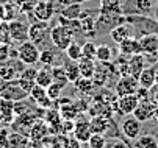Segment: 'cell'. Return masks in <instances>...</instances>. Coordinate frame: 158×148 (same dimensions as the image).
Listing matches in <instances>:
<instances>
[{"label": "cell", "mask_w": 158, "mask_h": 148, "mask_svg": "<svg viewBox=\"0 0 158 148\" xmlns=\"http://www.w3.org/2000/svg\"><path fill=\"white\" fill-rule=\"evenodd\" d=\"M11 55H17V50H13L11 45L8 42H0V64H3V62H8Z\"/></svg>", "instance_id": "37"}, {"label": "cell", "mask_w": 158, "mask_h": 148, "mask_svg": "<svg viewBox=\"0 0 158 148\" xmlns=\"http://www.w3.org/2000/svg\"><path fill=\"white\" fill-rule=\"evenodd\" d=\"M5 84H6V81H3L2 78H0V92H2V89L5 88Z\"/></svg>", "instance_id": "54"}, {"label": "cell", "mask_w": 158, "mask_h": 148, "mask_svg": "<svg viewBox=\"0 0 158 148\" xmlns=\"http://www.w3.org/2000/svg\"><path fill=\"white\" fill-rule=\"evenodd\" d=\"M63 89H64L63 84H60V83H56V81H52V83L49 84V86L46 88V92H47L49 98H52V100L55 101V100H58V98L61 97Z\"/></svg>", "instance_id": "38"}, {"label": "cell", "mask_w": 158, "mask_h": 148, "mask_svg": "<svg viewBox=\"0 0 158 148\" xmlns=\"http://www.w3.org/2000/svg\"><path fill=\"white\" fill-rule=\"evenodd\" d=\"M8 34H10V39L14 41V42H24L28 39V25L25 22H22V20H11L8 22Z\"/></svg>", "instance_id": "6"}, {"label": "cell", "mask_w": 158, "mask_h": 148, "mask_svg": "<svg viewBox=\"0 0 158 148\" xmlns=\"http://www.w3.org/2000/svg\"><path fill=\"white\" fill-rule=\"evenodd\" d=\"M28 97H30V98L35 101V104H36V103H39L41 100H44V98L49 97V95H47V92H46V88H41V86H38V84H35V88L30 91Z\"/></svg>", "instance_id": "41"}, {"label": "cell", "mask_w": 158, "mask_h": 148, "mask_svg": "<svg viewBox=\"0 0 158 148\" xmlns=\"http://www.w3.org/2000/svg\"><path fill=\"white\" fill-rule=\"evenodd\" d=\"M31 14L38 22H49L55 14V8L49 0H39L31 8Z\"/></svg>", "instance_id": "4"}, {"label": "cell", "mask_w": 158, "mask_h": 148, "mask_svg": "<svg viewBox=\"0 0 158 148\" xmlns=\"http://www.w3.org/2000/svg\"><path fill=\"white\" fill-rule=\"evenodd\" d=\"M139 84H138V78L133 76V75H124L118 80L116 83V88H114V92L118 97H122V95H130V94H135L138 91Z\"/></svg>", "instance_id": "3"}, {"label": "cell", "mask_w": 158, "mask_h": 148, "mask_svg": "<svg viewBox=\"0 0 158 148\" xmlns=\"http://www.w3.org/2000/svg\"><path fill=\"white\" fill-rule=\"evenodd\" d=\"M58 112H60V115H61L63 120H75L81 114L74 101H67V103L58 104Z\"/></svg>", "instance_id": "21"}, {"label": "cell", "mask_w": 158, "mask_h": 148, "mask_svg": "<svg viewBox=\"0 0 158 148\" xmlns=\"http://www.w3.org/2000/svg\"><path fill=\"white\" fill-rule=\"evenodd\" d=\"M88 146L89 148H105V143H106V137L105 134H99V133H93L91 137L88 139Z\"/></svg>", "instance_id": "39"}, {"label": "cell", "mask_w": 158, "mask_h": 148, "mask_svg": "<svg viewBox=\"0 0 158 148\" xmlns=\"http://www.w3.org/2000/svg\"><path fill=\"white\" fill-rule=\"evenodd\" d=\"M118 47H119V53H121L122 56H127V58H128V56H133V55L141 53L139 39L133 37V36H130V37L124 39L122 42H119Z\"/></svg>", "instance_id": "13"}, {"label": "cell", "mask_w": 158, "mask_h": 148, "mask_svg": "<svg viewBox=\"0 0 158 148\" xmlns=\"http://www.w3.org/2000/svg\"><path fill=\"white\" fill-rule=\"evenodd\" d=\"M16 81H17V84L20 86V89L25 91L27 94H30V91L35 88V84H36L33 80H27V78H17Z\"/></svg>", "instance_id": "46"}, {"label": "cell", "mask_w": 158, "mask_h": 148, "mask_svg": "<svg viewBox=\"0 0 158 148\" xmlns=\"http://www.w3.org/2000/svg\"><path fill=\"white\" fill-rule=\"evenodd\" d=\"M47 37H49L47 22H35V24L28 25V41H31L33 44H36V45L44 44Z\"/></svg>", "instance_id": "8"}, {"label": "cell", "mask_w": 158, "mask_h": 148, "mask_svg": "<svg viewBox=\"0 0 158 148\" xmlns=\"http://www.w3.org/2000/svg\"><path fill=\"white\" fill-rule=\"evenodd\" d=\"M25 112H31L30 103L25 101V98L14 101V114H16V115H20V114H25Z\"/></svg>", "instance_id": "43"}, {"label": "cell", "mask_w": 158, "mask_h": 148, "mask_svg": "<svg viewBox=\"0 0 158 148\" xmlns=\"http://www.w3.org/2000/svg\"><path fill=\"white\" fill-rule=\"evenodd\" d=\"M58 2H61V3H66V2H69V0H58Z\"/></svg>", "instance_id": "56"}, {"label": "cell", "mask_w": 158, "mask_h": 148, "mask_svg": "<svg viewBox=\"0 0 158 148\" xmlns=\"http://www.w3.org/2000/svg\"><path fill=\"white\" fill-rule=\"evenodd\" d=\"M136 148H138V146H136Z\"/></svg>", "instance_id": "57"}, {"label": "cell", "mask_w": 158, "mask_h": 148, "mask_svg": "<svg viewBox=\"0 0 158 148\" xmlns=\"http://www.w3.org/2000/svg\"><path fill=\"white\" fill-rule=\"evenodd\" d=\"M110 119L103 117V115H93L89 119V126H91L93 133H99V134H105L110 128Z\"/></svg>", "instance_id": "23"}, {"label": "cell", "mask_w": 158, "mask_h": 148, "mask_svg": "<svg viewBox=\"0 0 158 148\" xmlns=\"http://www.w3.org/2000/svg\"><path fill=\"white\" fill-rule=\"evenodd\" d=\"M38 120V115L35 112H25V114H20L16 115V119L13 120L11 126H13V131H17L20 134H25L28 136V131L33 126V123Z\"/></svg>", "instance_id": "5"}, {"label": "cell", "mask_w": 158, "mask_h": 148, "mask_svg": "<svg viewBox=\"0 0 158 148\" xmlns=\"http://www.w3.org/2000/svg\"><path fill=\"white\" fill-rule=\"evenodd\" d=\"M156 148H158V146H156Z\"/></svg>", "instance_id": "58"}, {"label": "cell", "mask_w": 158, "mask_h": 148, "mask_svg": "<svg viewBox=\"0 0 158 148\" xmlns=\"http://www.w3.org/2000/svg\"><path fill=\"white\" fill-rule=\"evenodd\" d=\"M81 14H83V8L80 3H72L61 11V16H64L67 19H72V20H78Z\"/></svg>", "instance_id": "30"}, {"label": "cell", "mask_w": 158, "mask_h": 148, "mask_svg": "<svg viewBox=\"0 0 158 148\" xmlns=\"http://www.w3.org/2000/svg\"><path fill=\"white\" fill-rule=\"evenodd\" d=\"M52 76H53V81L63 84V86H66L67 83V78L64 75V70H63V66H58V67H52Z\"/></svg>", "instance_id": "42"}, {"label": "cell", "mask_w": 158, "mask_h": 148, "mask_svg": "<svg viewBox=\"0 0 158 148\" xmlns=\"http://www.w3.org/2000/svg\"><path fill=\"white\" fill-rule=\"evenodd\" d=\"M36 73H38V69H36L35 66H25V69L20 70L19 78H27V80H33V81H35Z\"/></svg>", "instance_id": "45"}, {"label": "cell", "mask_w": 158, "mask_h": 148, "mask_svg": "<svg viewBox=\"0 0 158 148\" xmlns=\"http://www.w3.org/2000/svg\"><path fill=\"white\" fill-rule=\"evenodd\" d=\"M16 19V6L11 3H2L0 5V20L2 22H11Z\"/></svg>", "instance_id": "29"}, {"label": "cell", "mask_w": 158, "mask_h": 148, "mask_svg": "<svg viewBox=\"0 0 158 148\" xmlns=\"http://www.w3.org/2000/svg\"><path fill=\"white\" fill-rule=\"evenodd\" d=\"M136 78H138V84L141 88L150 89L155 84V66H146Z\"/></svg>", "instance_id": "20"}, {"label": "cell", "mask_w": 158, "mask_h": 148, "mask_svg": "<svg viewBox=\"0 0 158 148\" xmlns=\"http://www.w3.org/2000/svg\"><path fill=\"white\" fill-rule=\"evenodd\" d=\"M74 120H61V134H72Z\"/></svg>", "instance_id": "47"}, {"label": "cell", "mask_w": 158, "mask_h": 148, "mask_svg": "<svg viewBox=\"0 0 158 148\" xmlns=\"http://www.w3.org/2000/svg\"><path fill=\"white\" fill-rule=\"evenodd\" d=\"M49 39L53 44V47H56L58 50H66L67 45L74 41V30H71L69 27L56 24L55 27H52L49 30Z\"/></svg>", "instance_id": "1"}, {"label": "cell", "mask_w": 158, "mask_h": 148, "mask_svg": "<svg viewBox=\"0 0 158 148\" xmlns=\"http://www.w3.org/2000/svg\"><path fill=\"white\" fill-rule=\"evenodd\" d=\"M96 49H97V45L94 44V41H86L81 45V56L96 59Z\"/></svg>", "instance_id": "40"}, {"label": "cell", "mask_w": 158, "mask_h": 148, "mask_svg": "<svg viewBox=\"0 0 158 148\" xmlns=\"http://www.w3.org/2000/svg\"><path fill=\"white\" fill-rule=\"evenodd\" d=\"M121 131L127 139L135 140L139 134H141V122L138 119H135L131 114L128 117H125L121 123Z\"/></svg>", "instance_id": "10"}, {"label": "cell", "mask_w": 158, "mask_h": 148, "mask_svg": "<svg viewBox=\"0 0 158 148\" xmlns=\"http://www.w3.org/2000/svg\"><path fill=\"white\" fill-rule=\"evenodd\" d=\"M155 84L158 86V67L155 66Z\"/></svg>", "instance_id": "53"}, {"label": "cell", "mask_w": 158, "mask_h": 148, "mask_svg": "<svg viewBox=\"0 0 158 148\" xmlns=\"http://www.w3.org/2000/svg\"><path fill=\"white\" fill-rule=\"evenodd\" d=\"M66 52V55H67V58H69L71 61H78L80 58H83L81 56V45L78 44V42H75V41H72L69 45H67V49L64 50Z\"/></svg>", "instance_id": "34"}, {"label": "cell", "mask_w": 158, "mask_h": 148, "mask_svg": "<svg viewBox=\"0 0 158 148\" xmlns=\"http://www.w3.org/2000/svg\"><path fill=\"white\" fill-rule=\"evenodd\" d=\"M72 134H74V137L78 142L86 143L88 139L91 137V134H93L91 126H89V120L81 117V115H78V119L74 120V131H72Z\"/></svg>", "instance_id": "9"}, {"label": "cell", "mask_w": 158, "mask_h": 148, "mask_svg": "<svg viewBox=\"0 0 158 148\" xmlns=\"http://www.w3.org/2000/svg\"><path fill=\"white\" fill-rule=\"evenodd\" d=\"M17 58L22 64L25 66H35L39 61V47L33 44L31 41H24L20 42V45L17 49Z\"/></svg>", "instance_id": "2"}, {"label": "cell", "mask_w": 158, "mask_h": 148, "mask_svg": "<svg viewBox=\"0 0 158 148\" xmlns=\"http://www.w3.org/2000/svg\"><path fill=\"white\" fill-rule=\"evenodd\" d=\"M20 72L19 70H16L13 66H2L0 67V78H2L3 81H14V80H17V75H19Z\"/></svg>", "instance_id": "36"}, {"label": "cell", "mask_w": 158, "mask_h": 148, "mask_svg": "<svg viewBox=\"0 0 158 148\" xmlns=\"http://www.w3.org/2000/svg\"><path fill=\"white\" fill-rule=\"evenodd\" d=\"M6 148H30V139L25 134H20L17 131H11L8 134Z\"/></svg>", "instance_id": "22"}, {"label": "cell", "mask_w": 158, "mask_h": 148, "mask_svg": "<svg viewBox=\"0 0 158 148\" xmlns=\"http://www.w3.org/2000/svg\"><path fill=\"white\" fill-rule=\"evenodd\" d=\"M55 52H52L50 49H44V50H39V62L44 66V67H50L53 66L55 62Z\"/></svg>", "instance_id": "35"}, {"label": "cell", "mask_w": 158, "mask_h": 148, "mask_svg": "<svg viewBox=\"0 0 158 148\" xmlns=\"http://www.w3.org/2000/svg\"><path fill=\"white\" fill-rule=\"evenodd\" d=\"M149 100L155 104V106H158V86L156 84H153L149 89Z\"/></svg>", "instance_id": "49"}, {"label": "cell", "mask_w": 158, "mask_h": 148, "mask_svg": "<svg viewBox=\"0 0 158 148\" xmlns=\"http://www.w3.org/2000/svg\"><path fill=\"white\" fill-rule=\"evenodd\" d=\"M78 28L81 30L83 34H91V37L96 36V30H97V19L94 16H86V13H83L78 19Z\"/></svg>", "instance_id": "17"}, {"label": "cell", "mask_w": 158, "mask_h": 148, "mask_svg": "<svg viewBox=\"0 0 158 148\" xmlns=\"http://www.w3.org/2000/svg\"><path fill=\"white\" fill-rule=\"evenodd\" d=\"M0 119H2L3 125H6V126L13 123V120L16 119V114H14V101L0 97Z\"/></svg>", "instance_id": "16"}, {"label": "cell", "mask_w": 158, "mask_h": 148, "mask_svg": "<svg viewBox=\"0 0 158 148\" xmlns=\"http://www.w3.org/2000/svg\"><path fill=\"white\" fill-rule=\"evenodd\" d=\"M131 31L133 28L127 24H118L114 25L113 28H110V37L113 42H116V44H119V42H122L124 39L130 37L131 36Z\"/></svg>", "instance_id": "18"}, {"label": "cell", "mask_w": 158, "mask_h": 148, "mask_svg": "<svg viewBox=\"0 0 158 148\" xmlns=\"http://www.w3.org/2000/svg\"><path fill=\"white\" fill-rule=\"evenodd\" d=\"M96 59L99 62H110L113 59V49L106 44H100L96 49Z\"/></svg>", "instance_id": "28"}, {"label": "cell", "mask_w": 158, "mask_h": 148, "mask_svg": "<svg viewBox=\"0 0 158 148\" xmlns=\"http://www.w3.org/2000/svg\"><path fill=\"white\" fill-rule=\"evenodd\" d=\"M135 140H136V146L138 148H156L158 146V140L152 134H144V136L139 134Z\"/></svg>", "instance_id": "31"}, {"label": "cell", "mask_w": 158, "mask_h": 148, "mask_svg": "<svg viewBox=\"0 0 158 148\" xmlns=\"http://www.w3.org/2000/svg\"><path fill=\"white\" fill-rule=\"evenodd\" d=\"M63 70H64V75L67 78V81L69 83H74L80 78V70H78V64L75 61H67L64 62V66H63Z\"/></svg>", "instance_id": "25"}, {"label": "cell", "mask_w": 158, "mask_h": 148, "mask_svg": "<svg viewBox=\"0 0 158 148\" xmlns=\"http://www.w3.org/2000/svg\"><path fill=\"white\" fill-rule=\"evenodd\" d=\"M133 5H135L136 13L144 14V16H147L153 11V2L152 0H133Z\"/></svg>", "instance_id": "33"}, {"label": "cell", "mask_w": 158, "mask_h": 148, "mask_svg": "<svg viewBox=\"0 0 158 148\" xmlns=\"http://www.w3.org/2000/svg\"><path fill=\"white\" fill-rule=\"evenodd\" d=\"M27 92L22 91L20 86L17 84V81H8L5 84V88L2 89V92H0V97L2 98H6V100H11V101H17V100H24L27 98Z\"/></svg>", "instance_id": "11"}, {"label": "cell", "mask_w": 158, "mask_h": 148, "mask_svg": "<svg viewBox=\"0 0 158 148\" xmlns=\"http://www.w3.org/2000/svg\"><path fill=\"white\" fill-rule=\"evenodd\" d=\"M63 148H81V142H78L74 136L63 134Z\"/></svg>", "instance_id": "44"}, {"label": "cell", "mask_w": 158, "mask_h": 148, "mask_svg": "<svg viewBox=\"0 0 158 148\" xmlns=\"http://www.w3.org/2000/svg\"><path fill=\"white\" fill-rule=\"evenodd\" d=\"M74 84H75V89L81 95H89L93 92V89L96 88L93 83V78H85V76H80L77 81H74Z\"/></svg>", "instance_id": "26"}, {"label": "cell", "mask_w": 158, "mask_h": 148, "mask_svg": "<svg viewBox=\"0 0 158 148\" xmlns=\"http://www.w3.org/2000/svg\"><path fill=\"white\" fill-rule=\"evenodd\" d=\"M127 66H128V72H130V75L138 76L139 72L146 67V56H144L143 53L128 56V58H127Z\"/></svg>", "instance_id": "19"}, {"label": "cell", "mask_w": 158, "mask_h": 148, "mask_svg": "<svg viewBox=\"0 0 158 148\" xmlns=\"http://www.w3.org/2000/svg\"><path fill=\"white\" fill-rule=\"evenodd\" d=\"M152 120L158 125V106H156V109H155V112H153V115H152Z\"/></svg>", "instance_id": "52"}, {"label": "cell", "mask_w": 158, "mask_h": 148, "mask_svg": "<svg viewBox=\"0 0 158 148\" xmlns=\"http://www.w3.org/2000/svg\"><path fill=\"white\" fill-rule=\"evenodd\" d=\"M53 81V76H52V70L44 67V69H38V73H36V78H35V83L41 88H47L49 84Z\"/></svg>", "instance_id": "27"}, {"label": "cell", "mask_w": 158, "mask_h": 148, "mask_svg": "<svg viewBox=\"0 0 158 148\" xmlns=\"http://www.w3.org/2000/svg\"><path fill=\"white\" fill-rule=\"evenodd\" d=\"M47 134H49L47 123L42 122V120H36V122L33 123V126L30 128V131H28V139H30V142H38V143H41L44 139L47 137Z\"/></svg>", "instance_id": "15"}, {"label": "cell", "mask_w": 158, "mask_h": 148, "mask_svg": "<svg viewBox=\"0 0 158 148\" xmlns=\"http://www.w3.org/2000/svg\"><path fill=\"white\" fill-rule=\"evenodd\" d=\"M8 134H10V131L5 128L0 130V148H6V142H8Z\"/></svg>", "instance_id": "50"}, {"label": "cell", "mask_w": 158, "mask_h": 148, "mask_svg": "<svg viewBox=\"0 0 158 148\" xmlns=\"http://www.w3.org/2000/svg\"><path fill=\"white\" fill-rule=\"evenodd\" d=\"M105 148H130L127 143H124L122 140H106L105 143Z\"/></svg>", "instance_id": "48"}, {"label": "cell", "mask_w": 158, "mask_h": 148, "mask_svg": "<svg viewBox=\"0 0 158 148\" xmlns=\"http://www.w3.org/2000/svg\"><path fill=\"white\" fill-rule=\"evenodd\" d=\"M100 11L105 13H119L122 11L121 8V0H100Z\"/></svg>", "instance_id": "32"}, {"label": "cell", "mask_w": 158, "mask_h": 148, "mask_svg": "<svg viewBox=\"0 0 158 148\" xmlns=\"http://www.w3.org/2000/svg\"><path fill=\"white\" fill-rule=\"evenodd\" d=\"M77 64H78V70H80V76H85V78H93L97 66H96V62L94 59L91 58H80L77 61Z\"/></svg>", "instance_id": "24"}, {"label": "cell", "mask_w": 158, "mask_h": 148, "mask_svg": "<svg viewBox=\"0 0 158 148\" xmlns=\"http://www.w3.org/2000/svg\"><path fill=\"white\" fill-rule=\"evenodd\" d=\"M3 126H5V125H3V122H2V119H0V130H2V128H3Z\"/></svg>", "instance_id": "55"}, {"label": "cell", "mask_w": 158, "mask_h": 148, "mask_svg": "<svg viewBox=\"0 0 158 148\" xmlns=\"http://www.w3.org/2000/svg\"><path fill=\"white\" fill-rule=\"evenodd\" d=\"M135 95L138 97L139 101H144V100H149V89H144V88H138V91L135 92Z\"/></svg>", "instance_id": "51"}, {"label": "cell", "mask_w": 158, "mask_h": 148, "mask_svg": "<svg viewBox=\"0 0 158 148\" xmlns=\"http://www.w3.org/2000/svg\"><path fill=\"white\" fill-rule=\"evenodd\" d=\"M138 97L135 94H130V95H122V97H118V108H119V114H124V115H130L135 108L138 106Z\"/></svg>", "instance_id": "14"}, {"label": "cell", "mask_w": 158, "mask_h": 148, "mask_svg": "<svg viewBox=\"0 0 158 148\" xmlns=\"http://www.w3.org/2000/svg\"><path fill=\"white\" fill-rule=\"evenodd\" d=\"M141 53L144 56H153L158 59V34L156 33H147L139 37Z\"/></svg>", "instance_id": "7"}, {"label": "cell", "mask_w": 158, "mask_h": 148, "mask_svg": "<svg viewBox=\"0 0 158 148\" xmlns=\"http://www.w3.org/2000/svg\"><path fill=\"white\" fill-rule=\"evenodd\" d=\"M155 109H156V106L150 100H144V101H139L138 103V106L135 108V111L131 112V115L135 119H138L141 123L143 122H149V120H152V115H153Z\"/></svg>", "instance_id": "12"}]
</instances>
